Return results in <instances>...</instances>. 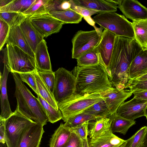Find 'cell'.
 <instances>
[{
  "instance_id": "6da1fadb",
  "label": "cell",
  "mask_w": 147,
  "mask_h": 147,
  "mask_svg": "<svg viewBox=\"0 0 147 147\" xmlns=\"http://www.w3.org/2000/svg\"><path fill=\"white\" fill-rule=\"evenodd\" d=\"M142 49L136 40L116 36L110 63L107 70L110 82L119 90L125 89L130 80L131 63Z\"/></svg>"
},
{
  "instance_id": "7a4b0ae2",
  "label": "cell",
  "mask_w": 147,
  "mask_h": 147,
  "mask_svg": "<svg viewBox=\"0 0 147 147\" xmlns=\"http://www.w3.org/2000/svg\"><path fill=\"white\" fill-rule=\"evenodd\" d=\"M77 82V92L100 94L112 88L106 69L100 63L74 67L71 71Z\"/></svg>"
},
{
  "instance_id": "3957f363",
  "label": "cell",
  "mask_w": 147,
  "mask_h": 147,
  "mask_svg": "<svg viewBox=\"0 0 147 147\" xmlns=\"http://www.w3.org/2000/svg\"><path fill=\"white\" fill-rule=\"evenodd\" d=\"M12 74L16 86L15 96L17 101L16 109L26 117L43 126L48 121L44 108L38 98L32 94L24 84L18 74Z\"/></svg>"
},
{
  "instance_id": "277c9868",
  "label": "cell",
  "mask_w": 147,
  "mask_h": 147,
  "mask_svg": "<svg viewBox=\"0 0 147 147\" xmlns=\"http://www.w3.org/2000/svg\"><path fill=\"white\" fill-rule=\"evenodd\" d=\"M93 20L101 28L111 32L116 36L135 38L132 23L123 15L115 12L100 13L94 16Z\"/></svg>"
},
{
  "instance_id": "5b68a950",
  "label": "cell",
  "mask_w": 147,
  "mask_h": 147,
  "mask_svg": "<svg viewBox=\"0 0 147 147\" xmlns=\"http://www.w3.org/2000/svg\"><path fill=\"white\" fill-rule=\"evenodd\" d=\"M3 51V63L12 73L37 71L34 58L18 47L7 43Z\"/></svg>"
},
{
  "instance_id": "8992f818",
  "label": "cell",
  "mask_w": 147,
  "mask_h": 147,
  "mask_svg": "<svg viewBox=\"0 0 147 147\" xmlns=\"http://www.w3.org/2000/svg\"><path fill=\"white\" fill-rule=\"evenodd\" d=\"M103 100L100 94L76 92L58 105L62 115V119L66 122L84 112L92 105Z\"/></svg>"
},
{
  "instance_id": "52a82bcc",
  "label": "cell",
  "mask_w": 147,
  "mask_h": 147,
  "mask_svg": "<svg viewBox=\"0 0 147 147\" xmlns=\"http://www.w3.org/2000/svg\"><path fill=\"white\" fill-rule=\"evenodd\" d=\"M37 123L26 117L16 109L5 121L7 147H18L27 129Z\"/></svg>"
},
{
  "instance_id": "ba28073f",
  "label": "cell",
  "mask_w": 147,
  "mask_h": 147,
  "mask_svg": "<svg viewBox=\"0 0 147 147\" xmlns=\"http://www.w3.org/2000/svg\"><path fill=\"white\" fill-rule=\"evenodd\" d=\"M55 84L53 93L58 104L77 92V82L71 71L63 67L54 72Z\"/></svg>"
},
{
  "instance_id": "9c48e42d",
  "label": "cell",
  "mask_w": 147,
  "mask_h": 147,
  "mask_svg": "<svg viewBox=\"0 0 147 147\" xmlns=\"http://www.w3.org/2000/svg\"><path fill=\"white\" fill-rule=\"evenodd\" d=\"M102 28H97L89 31H78L71 40L72 58L77 59L83 54L95 49L100 40Z\"/></svg>"
},
{
  "instance_id": "30bf717a",
  "label": "cell",
  "mask_w": 147,
  "mask_h": 147,
  "mask_svg": "<svg viewBox=\"0 0 147 147\" xmlns=\"http://www.w3.org/2000/svg\"><path fill=\"white\" fill-rule=\"evenodd\" d=\"M28 17L33 27L44 38L59 32L65 24L49 12L35 14Z\"/></svg>"
},
{
  "instance_id": "8fae6325",
  "label": "cell",
  "mask_w": 147,
  "mask_h": 147,
  "mask_svg": "<svg viewBox=\"0 0 147 147\" xmlns=\"http://www.w3.org/2000/svg\"><path fill=\"white\" fill-rule=\"evenodd\" d=\"M116 36L113 33L104 29L99 42L95 48L98 54L100 63L107 71L110 63Z\"/></svg>"
},
{
  "instance_id": "7c38bea8",
  "label": "cell",
  "mask_w": 147,
  "mask_h": 147,
  "mask_svg": "<svg viewBox=\"0 0 147 147\" xmlns=\"http://www.w3.org/2000/svg\"><path fill=\"white\" fill-rule=\"evenodd\" d=\"M147 101L133 98L131 100L123 102L119 107L117 114L126 119L134 120L145 116Z\"/></svg>"
},
{
  "instance_id": "4fadbf2b",
  "label": "cell",
  "mask_w": 147,
  "mask_h": 147,
  "mask_svg": "<svg viewBox=\"0 0 147 147\" xmlns=\"http://www.w3.org/2000/svg\"><path fill=\"white\" fill-rule=\"evenodd\" d=\"M133 94L130 90H119L113 87L100 94L111 115L116 113L120 105Z\"/></svg>"
},
{
  "instance_id": "5bb4252c",
  "label": "cell",
  "mask_w": 147,
  "mask_h": 147,
  "mask_svg": "<svg viewBox=\"0 0 147 147\" xmlns=\"http://www.w3.org/2000/svg\"><path fill=\"white\" fill-rule=\"evenodd\" d=\"M118 8L126 18L133 21L147 19V8L137 0H122Z\"/></svg>"
},
{
  "instance_id": "9a60e30c",
  "label": "cell",
  "mask_w": 147,
  "mask_h": 147,
  "mask_svg": "<svg viewBox=\"0 0 147 147\" xmlns=\"http://www.w3.org/2000/svg\"><path fill=\"white\" fill-rule=\"evenodd\" d=\"M75 4L91 9L98 13L115 12L122 0H72Z\"/></svg>"
},
{
  "instance_id": "2e32d148",
  "label": "cell",
  "mask_w": 147,
  "mask_h": 147,
  "mask_svg": "<svg viewBox=\"0 0 147 147\" xmlns=\"http://www.w3.org/2000/svg\"><path fill=\"white\" fill-rule=\"evenodd\" d=\"M10 72L8 67L4 63L3 73L0 74V94L1 112L0 120L5 121L13 113L11 110L8 98L7 90V82L8 74Z\"/></svg>"
},
{
  "instance_id": "e0dca14e",
  "label": "cell",
  "mask_w": 147,
  "mask_h": 147,
  "mask_svg": "<svg viewBox=\"0 0 147 147\" xmlns=\"http://www.w3.org/2000/svg\"><path fill=\"white\" fill-rule=\"evenodd\" d=\"M44 132L43 126L39 123L32 125L25 132L18 147H39Z\"/></svg>"
},
{
  "instance_id": "ac0fdd59",
  "label": "cell",
  "mask_w": 147,
  "mask_h": 147,
  "mask_svg": "<svg viewBox=\"0 0 147 147\" xmlns=\"http://www.w3.org/2000/svg\"><path fill=\"white\" fill-rule=\"evenodd\" d=\"M37 71L39 72L53 71L47 42L43 39L37 45L34 53Z\"/></svg>"
},
{
  "instance_id": "d6986e66",
  "label": "cell",
  "mask_w": 147,
  "mask_h": 147,
  "mask_svg": "<svg viewBox=\"0 0 147 147\" xmlns=\"http://www.w3.org/2000/svg\"><path fill=\"white\" fill-rule=\"evenodd\" d=\"M127 143L110 130L95 139H88L89 147H125Z\"/></svg>"
},
{
  "instance_id": "ffe728a7",
  "label": "cell",
  "mask_w": 147,
  "mask_h": 147,
  "mask_svg": "<svg viewBox=\"0 0 147 147\" xmlns=\"http://www.w3.org/2000/svg\"><path fill=\"white\" fill-rule=\"evenodd\" d=\"M19 26L23 35L34 53L37 45L44 38L33 27L28 17L22 22Z\"/></svg>"
},
{
  "instance_id": "44dd1931",
  "label": "cell",
  "mask_w": 147,
  "mask_h": 147,
  "mask_svg": "<svg viewBox=\"0 0 147 147\" xmlns=\"http://www.w3.org/2000/svg\"><path fill=\"white\" fill-rule=\"evenodd\" d=\"M6 43L18 47L34 58V54L23 35L19 25L10 28Z\"/></svg>"
},
{
  "instance_id": "7402d4cb",
  "label": "cell",
  "mask_w": 147,
  "mask_h": 147,
  "mask_svg": "<svg viewBox=\"0 0 147 147\" xmlns=\"http://www.w3.org/2000/svg\"><path fill=\"white\" fill-rule=\"evenodd\" d=\"M147 73V49L142 50L130 65L129 74L130 80L134 79Z\"/></svg>"
},
{
  "instance_id": "603a6c76",
  "label": "cell",
  "mask_w": 147,
  "mask_h": 147,
  "mask_svg": "<svg viewBox=\"0 0 147 147\" xmlns=\"http://www.w3.org/2000/svg\"><path fill=\"white\" fill-rule=\"evenodd\" d=\"M110 118H98L94 121L89 122L88 136L90 138L95 139L103 135L111 130Z\"/></svg>"
},
{
  "instance_id": "cb8c5ba5",
  "label": "cell",
  "mask_w": 147,
  "mask_h": 147,
  "mask_svg": "<svg viewBox=\"0 0 147 147\" xmlns=\"http://www.w3.org/2000/svg\"><path fill=\"white\" fill-rule=\"evenodd\" d=\"M72 131L71 128L61 123L52 136L49 147H65Z\"/></svg>"
},
{
  "instance_id": "d4e9b609",
  "label": "cell",
  "mask_w": 147,
  "mask_h": 147,
  "mask_svg": "<svg viewBox=\"0 0 147 147\" xmlns=\"http://www.w3.org/2000/svg\"><path fill=\"white\" fill-rule=\"evenodd\" d=\"M111 120V130L113 133L126 134L129 129L136 123L134 120L126 119L118 115L116 113L110 117Z\"/></svg>"
},
{
  "instance_id": "484cf974",
  "label": "cell",
  "mask_w": 147,
  "mask_h": 147,
  "mask_svg": "<svg viewBox=\"0 0 147 147\" xmlns=\"http://www.w3.org/2000/svg\"><path fill=\"white\" fill-rule=\"evenodd\" d=\"M134 39L142 49H147V19L133 21Z\"/></svg>"
},
{
  "instance_id": "4316f807",
  "label": "cell",
  "mask_w": 147,
  "mask_h": 147,
  "mask_svg": "<svg viewBox=\"0 0 147 147\" xmlns=\"http://www.w3.org/2000/svg\"><path fill=\"white\" fill-rule=\"evenodd\" d=\"M54 18L65 24H78L83 17L70 9L62 11H53L49 12Z\"/></svg>"
},
{
  "instance_id": "83f0119b",
  "label": "cell",
  "mask_w": 147,
  "mask_h": 147,
  "mask_svg": "<svg viewBox=\"0 0 147 147\" xmlns=\"http://www.w3.org/2000/svg\"><path fill=\"white\" fill-rule=\"evenodd\" d=\"M34 76L40 95L54 108L59 109L58 104L55 101L53 95L49 91L37 71H35Z\"/></svg>"
},
{
  "instance_id": "f1b7e54d",
  "label": "cell",
  "mask_w": 147,
  "mask_h": 147,
  "mask_svg": "<svg viewBox=\"0 0 147 147\" xmlns=\"http://www.w3.org/2000/svg\"><path fill=\"white\" fill-rule=\"evenodd\" d=\"M35 0H12L7 5L0 8V12H14L23 13Z\"/></svg>"
},
{
  "instance_id": "f546056e",
  "label": "cell",
  "mask_w": 147,
  "mask_h": 147,
  "mask_svg": "<svg viewBox=\"0 0 147 147\" xmlns=\"http://www.w3.org/2000/svg\"><path fill=\"white\" fill-rule=\"evenodd\" d=\"M84 112L94 116L97 119L103 117L110 118L112 115L108 107L103 100L92 105Z\"/></svg>"
},
{
  "instance_id": "4dcf8cb0",
  "label": "cell",
  "mask_w": 147,
  "mask_h": 147,
  "mask_svg": "<svg viewBox=\"0 0 147 147\" xmlns=\"http://www.w3.org/2000/svg\"><path fill=\"white\" fill-rule=\"evenodd\" d=\"M76 60L77 65L80 67L92 66L100 63L98 54L95 48L83 54Z\"/></svg>"
},
{
  "instance_id": "1f68e13d",
  "label": "cell",
  "mask_w": 147,
  "mask_h": 147,
  "mask_svg": "<svg viewBox=\"0 0 147 147\" xmlns=\"http://www.w3.org/2000/svg\"><path fill=\"white\" fill-rule=\"evenodd\" d=\"M38 98L44 108L48 119V121L54 123L62 119L63 116L59 109H57L43 99L40 94Z\"/></svg>"
},
{
  "instance_id": "d6a6232c",
  "label": "cell",
  "mask_w": 147,
  "mask_h": 147,
  "mask_svg": "<svg viewBox=\"0 0 147 147\" xmlns=\"http://www.w3.org/2000/svg\"><path fill=\"white\" fill-rule=\"evenodd\" d=\"M27 17L22 13L0 12V18L6 22L10 28L19 25Z\"/></svg>"
},
{
  "instance_id": "836d02e7",
  "label": "cell",
  "mask_w": 147,
  "mask_h": 147,
  "mask_svg": "<svg viewBox=\"0 0 147 147\" xmlns=\"http://www.w3.org/2000/svg\"><path fill=\"white\" fill-rule=\"evenodd\" d=\"M69 1L71 4V9L82 16L88 23L95 28H97L95 26V23L91 17L92 16L98 13L97 11L76 4L72 0H70Z\"/></svg>"
},
{
  "instance_id": "e575fe53",
  "label": "cell",
  "mask_w": 147,
  "mask_h": 147,
  "mask_svg": "<svg viewBox=\"0 0 147 147\" xmlns=\"http://www.w3.org/2000/svg\"><path fill=\"white\" fill-rule=\"evenodd\" d=\"M97 119L95 116L83 112L69 119L65 123L68 127L73 128L84 123Z\"/></svg>"
},
{
  "instance_id": "d590c367",
  "label": "cell",
  "mask_w": 147,
  "mask_h": 147,
  "mask_svg": "<svg viewBox=\"0 0 147 147\" xmlns=\"http://www.w3.org/2000/svg\"><path fill=\"white\" fill-rule=\"evenodd\" d=\"M48 0H35L31 6L23 13L27 17L46 12L45 6Z\"/></svg>"
},
{
  "instance_id": "8d00e7d4",
  "label": "cell",
  "mask_w": 147,
  "mask_h": 147,
  "mask_svg": "<svg viewBox=\"0 0 147 147\" xmlns=\"http://www.w3.org/2000/svg\"><path fill=\"white\" fill-rule=\"evenodd\" d=\"M147 126L141 128L127 140L125 147H140L142 143Z\"/></svg>"
},
{
  "instance_id": "74e56055",
  "label": "cell",
  "mask_w": 147,
  "mask_h": 147,
  "mask_svg": "<svg viewBox=\"0 0 147 147\" xmlns=\"http://www.w3.org/2000/svg\"><path fill=\"white\" fill-rule=\"evenodd\" d=\"M35 71L18 74L22 82L27 83L37 94H40L34 76Z\"/></svg>"
},
{
  "instance_id": "f35d334b",
  "label": "cell",
  "mask_w": 147,
  "mask_h": 147,
  "mask_svg": "<svg viewBox=\"0 0 147 147\" xmlns=\"http://www.w3.org/2000/svg\"><path fill=\"white\" fill-rule=\"evenodd\" d=\"M38 72L49 91L53 95L55 81L54 72Z\"/></svg>"
},
{
  "instance_id": "ab89813d",
  "label": "cell",
  "mask_w": 147,
  "mask_h": 147,
  "mask_svg": "<svg viewBox=\"0 0 147 147\" xmlns=\"http://www.w3.org/2000/svg\"><path fill=\"white\" fill-rule=\"evenodd\" d=\"M0 50L6 43L9 33L10 27L8 24L0 18Z\"/></svg>"
},
{
  "instance_id": "60d3db41",
  "label": "cell",
  "mask_w": 147,
  "mask_h": 147,
  "mask_svg": "<svg viewBox=\"0 0 147 147\" xmlns=\"http://www.w3.org/2000/svg\"><path fill=\"white\" fill-rule=\"evenodd\" d=\"M129 88L131 90H147V80L137 81L130 80L126 84L125 89Z\"/></svg>"
},
{
  "instance_id": "b9f144b4",
  "label": "cell",
  "mask_w": 147,
  "mask_h": 147,
  "mask_svg": "<svg viewBox=\"0 0 147 147\" xmlns=\"http://www.w3.org/2000/svg\"><path fill=\"white\" fill-rule=\"evenodd\" d=\"M84 141L72 130L65 147H84Z\"/></svg>"
},
{
  "instance_id": "7bdbcfd3",
  "label": "cell",
  "mask_w": 147,
  "mask_h": 147,
  "mask_svg": "<svg viewBox=\"0 0 147 147\" xmlns=\"http://www.w3.org/2000/svg\"><path fill=\"white\" fill-rule=\"evenodd\" d=\"M89 122H86L76 127L71 128L72 130L84 141L88 138Z\"/></svg>"
},
{
  "instance_id": "ee69618b",
  "label": "cell",
  "mask_w": 147,
  "mask_h": 147,
  "mask_svg": "<svg viewBox=\"0 0 147 147\" xmlns=\"http://www.w3.org/2000/svg\"><path fill=\"white\" fill-rule=\"evenodd\" d=\"M134 98L147 101V90H135L133 91Z\"/></svg>"
},
{
  "instance_id": "f6af8a7d",
  "label": "cell",
  "mask_w": 147,
  "mask_h": 147,
  "mask_svg": "<svg viewBox=\"0 0 147 147\" xmlns=\"http://www.w3.org/2000/svg\"><path fill=\"white\" fill-rule=\"evenodd\" d=\"M4 121L0 120V143H5Z\"/></svg>"
},
{
  "instance_id": "bcb514c9",
  "label": "cell",
  "mask_w": 147,
  "mask_h": 147,
  "mask_svg": "<svg viewBox=\"0 0 147 147\" xmlns=\"http://www.w3.org/2000/svg\"><path fill=\"white\" fill-rule=\"evenodd\" d=\"M132 80L137 81H142L147 80V73L140 76L136 79Z\"/></svg>"
},
{
  "instance_id": "7dc6e473",
  "label": "cell",
  "mask_w": 147,
  "mask_h": 147,
  "mask_svg": "<svg viewBox=\"0 0 147 147\" xmlns=\"http://www.w3.org/2000/svg\"><path fill=\"white\" fill-rule=\"evenodd\" d=\"M12 0H0V8L5 6L9 3Z\"/></svg>"
},
{
  "instance_id": "c3c4849f",
  "label": "cell",
  "mask_w": 147,
  "mask_h": 147,
  "mask_svg": "<svg viewBox=\"0 0 147 147\" xmlns=\"http://www.w3.org/2000/svg\"><path fill=\"white\" fill-rule=\"evenodd\" d=\"M142 145L143 147H147V126L146 131L143 140Z\"/></svg>"
},
{
  "instance_id": "681fc988",
  "label": "cell",
  "mask_w": 147,
  "mask_h": 147,
  "mask_svg": "<svg viewBox=\"0 0 147 147\" xmlns=\"http://www.w3.org/2000/svg\"><path fill=\"white\" fill-rule=\"evenodd\" d=\"M84 147H89L88 144V138L84 140Z\"/></svg>"
},
{
  "instance_id": "f907efd6",
  "label": "cell",
  "mask_w": 147,
  "mask_h": 147,
  "mask_svg": "<svg viewBox=\"0 0 147 147\" xmlns=\"http://www.w3.org/2000/svg\"><path fill=\"white\" fill-rule=\"evenodd\" d=\"M6 144L5 143H0V147H6Z\"/></svg>"
},
{
  "instance_id": "816d5d0a",
  "label": "cell",
  "mask_w": 147,
  "mask_h": 147,
  "mask_svg": "<svg viewBox=\"0 0 147 147\" xmlns=\"http://www.w3.org/2000/svg\"><path fill=\"white\" fill-rule=\"evenodd\" d=\"M145 116L146 117V119L147 120V105L146 106V109H145Z\"/></svg>"
},
{
  "instance_id": "f5cc1de1",
  "label": "cell",
  "mask_w": 147,
  "mask_h": 147,
  "mask_svg": "<svg viewBox=\"0 0 147 147\" xmlns=\"http://www.w3.org/2000/svg\"><path fill=\"white\" fill-rule=\"evenodd\" d=\"M140 147H143L142 144V145L140 146Z\"/></svg>"
}]
</instances>
